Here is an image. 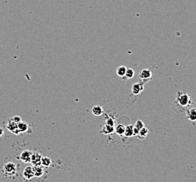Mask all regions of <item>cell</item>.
I'll list each match as a JSON object with an SVG mask.
<instances>
[{
    "label": "cell",
    "mask_w": 196,
    "mask_h": 182,
    "mask_svg": "<svg viewBox=\"0 0 196 182\" xmlns=\"http://www.w3.org/2000/svg\"><path fill=\"white\" fill-rule=\"evenodd\" d=\"M16 172H17L16 165L12 162L6 163L2 168L3 174H4L6 177H8V176H9L10 177V176H14V175L16 174Z\"/></svg>",
    "instance_id": "1"
},
{
    "label": "cell",
    "mask_w": 196,
    "mask_h": 182,
    "mask_svg": "<svg viewBox=\"0 0 196 182\" xmlns=\"http://www.w3.org/2000/svg\"><path fill=\"white\" fill-rule=\"evenodd\" d=\"M176 102L180 106L185 107V106L190 105V103H191V100H190V96L188 94L178 92L177 93V96H176Z\"/></svg>",
    "instance_id": "2"
},
{
    "label": "cell",
    "mask_w": 196,
    "mask_h": 182,
    "mask_svg": "<svg viewBox=\"0 0 196 182\" xmlns=\"http://www.w3.org/2000/svg\"><path fill=\"white\" fill-rule=\"evenodd\" d=\"M144 89V85L142 83H136L131 87V92L133 95H136L140 94Z\"/></svg>",
    "instance_id": "3"
},
{
    "label": "cell",
    "mask_w": 196,
    "mask_h": 182,
    "mask_svg": "<svg viewBox=\"0 0 196 182\" xmlns=\"http://www.w3.org/2000/svg\"><path fill=\"white\" fill-rule=\"evenodd\" d=\"M32 153L28 150H25L20 154V159L22 162L25 163H28L31 162V157H32Z\"/></svg>",
    "instance_id": "4"
},
{
    "label": "cell",
    "mask_w": 196,
    "mask_h": 182,
    "mask_svg": "<svg viewBox=\"0 0 196 182\" xmlns=\"http://www.w3.org/2000/svg\"><path fill=\"white\" fill-rule=\"evenodd\" d=\"M23 176L26 179H31L33 176H34L33 167H32L31 166L26 167L23 171Z\"/></svg>",
    "instance_id": "5"
},
{
    "label": "cell",
    "mask_w": 196,
    "mask_h": 182,
    "mask_svg": "<svg viewBox=\"0 0 196 182\" xmlns=\"http://www.w3.org/2000/svg\"><path fill=\"white\" fill-rule=\"evenodd\" d=\"M152 72L151 70L148 69H143L141 70L139 76L142 80H149L152 77Z\"/></svg>",
    "instance_id": "6"
},
{
    "label": "cell",
    "mask_w": 196,
    "mask_h": 182,
    "mask_svg": "<svg viewBox=\"0 0 196 182\" xmlns=\"http://www.w3.org/2000/svg\"><path fill=\"white\" fill-rule=\"evenodd\" d=\"M6 127H7L8 130H10L11 133H13L14 134H18L19 133L18 128V123H15V122L13 121L12 119L10 120V121H8V123L7 125H6Z\"/></svg>",
    "instance_id": "7"
},
{
    "label": "cell",
    "mask_w": 196,
    "mask_h": 182,
    "mask_svg": "<svg viewBox=\"0 0 196 182\" xmlns=\"http://www.w3.org/2000/svg\"><path fill=\"white\" fill-rule=\"evenodd\" d=\"M41 156L39 153H34V154H32V157H31V162H32L34 165V166H39L41 165Z\"/></svg>",
    "instance_id": "8"
},
{
    "label": "cell",
    "mask_w": 196,
    "mask_h": 182,
    "mask_svg": "<svg viewBox=\"0 0 196 182\" xmlns=\"http://www.w3.org/2000/svg\"><path fill=\"white\" fill-rule=\"evenodd\" d=\"M186 116L190 121L192 122L196 121V107H193L188 109V110L187 111Z\"/></svg>",
    "instance_id": "9"
},
{
    "label": "cell",
    "mask_w": 196,
    "mask_h": 182,
    "mask_svg": "<svg viewBox=\"0 0 196 182\" xmlns=\"http://www.w3.org/2000/svg\"><path fill=\"white\" fill-rule=\"evenodd\" d=\"M114 132H115V128H114V126H110V125H107L106 124H105L103 125V127H102L100 133L103 134H105V135H110V134L113 133Z\"/></svg>",
    "instance_id": "10"
},
{
    "label": "cell",
    "mask_w": 196,
    "mask_h": 182,
    "mask_svg": "<svg viewBox=\"0 0 196 182\" xmlns=\"http://www.w3.org/2000/svg\"><path fill=\"white\" fill-rule=\"evenodd\" d=\"M91 112L96 116H99L103 114V109L101 106L95 105L91 108Z\"/></svg>",
    "instance_id": "11"
},
{
    "label": "cell",
    "mask_w": 196,
    "mask_h": 182,
    "mask_svg": "<svg viewBox=\"0 0 196 182\" xmlns=\"http://www.w3.org/2000/svg\"><path fill=\"white\" fill-rule=\"evenodd\" d=\"M133 125H129L125 127V131L124 135L126 137H131L133 136Z\"/></svg>",
    "instance_id": "12"
},
{
    "label": "cell",
    "mask_w": 196,
    "mask_h": 182,
    "mask_svg": "<svg viewBox=\"0 0 196 182\" xmlns=\"http://www.w3.org/2000/svg\"><path fill=\"white\" fill-rule=\"evenodd\" d=\"M124 131H125V127L122 124H118L115 128V132L119 136H122L124 135Z\"/></svg>",
    "instance_id": "13"
},
{
    "label": "cell",
    "mask_w": 196,
    "mask_h": 182,
    "mask_svg": "<svg viewBox=\"0 0 196 182\" xmlns=\"http://www.w3.org/2000/svg\"><path fill=\"white\" fill-rule=\"evenodd\" d=\"M126 71V67L125 66H119L117 67V70H116V73L117 75L119 77H124Z\"/></svg>",
    "instance_id": "14"
},
{
    "label": "cell",
    "mask_w": 196,
    "mask_h": 182,
    "mask_svg": "<svg viewBox=\"0 0 196 182\" xmlns=\"http://www.w3.org/2000/svg\"><path fill=\"white\" fill-rule=\"evenodd\" d=\"M148 133V130L144 126L139 130V133H138V137H139L140 139H142V140H143V139L145 138V137L147 136Z\"/></svg>",
    "instance_id": "15"
},
{
    "label": "cell",
    "mask_w": 196,
    "mask_h": 182,
    "mask_svg": "<svg viewBox=\"0 0 196 182\" xmlns=\"http://www.w3.org/2000/svg\"><path fill=\"white\" fill-rule=\"evenodd\" d=\"M18 128L19 133H25L27 130L28 126H27V125L25 123H23V122L21 121L20 123H18Z\"/></svg>",
    "instance_id": "16"
},
{
    "label": "cell",
    "mask_w": 196,
    "mask_h": 182,
    "mask_svg": "<svg viewBox=\"0 0 196 182\" xmlns=\"http://www.w3.org/2000/svg\"><path fill=\"white\" fill-rule=\"evenodd\" d=\"M52 161L51 158H49L48 157H41V164L45 166V167H48V166L51 165Z\"/></svg>",
    "instance_id": "17"
},
{
    "label": "cell",
    "mask_w": 196,
    "mask_h": 182,
    "mask_svg": "<svg viewBox=\"0 0 196 182\" xmlns=\"http://www.w3.org/2000/svg\"><path fill=\"white\" fill-rule=\"evenodd\" d=\"M33 169H34V176H37V177H39V176H41V175L44 174V171H43L42 168L40 167V165L34 166Z\"/></svg>",
    "instance_id": "18"
},
{
    "label": "cell",
    "mask_w": 196,
    "mask_h": 182,
    "mask_svg": "<svg viewBox=\"0 0 196 182\" xmlns=\"http://www.w3.org/2000/svg\"><path fill=\"white\" fill-rule=\"evenodd\" d=\"M134 71H133V69L131 68H129V69H126V74H125V76L126 78H127V79H129V78H133V76H134Z\"/></svg>",
    "instance_id": "19"
},
{
    "label": "cell",
    "mask_w": 196,
    "mask_h": 182,
    "mask_svg": "<svg viewBox=\"0 0 196 182\" xmlns=\"http://www.w3.org/2000/svg\"><path fill=\"white\" fill-rule=\"evenodd\" d=\"M144 126H145L144 123H143V122L141 121V120H138V121L136 122V123H135V125H134L135 128H137V129H138L139 130H141L142 128H143Z\"/></svg>",
    "instance_id": "20"
},
{
    "label": "cell",
    "mask_w": 196,
    "mask_h": 182,
    "mask_svg": "<svg viewBox=\"0 0 196 182\" xmlns=\"http://www.w3.org/2000/svg\"><path fill=\"white\" fill-rule=\"evenodd\" d=\"M115 123V120L113 119V118H107L106 121H105V124H106L107 125H110V126H114Z\"/></svg>",
    "instance_id": "21"
},
{
    "label": "cell",
    "mask_w": 196,
    "mask_h": 182,
    "mask_svg": "<svg viewBox=\"0 0 196 182\" xmlns=\"http://www.w3.org/2000/svg\"><path fill=\"white\" fill-rule=\"evenodd\" d=\"M12 120H13V121L16 123H20V122L22 121H21V118H20V116H14V117H13Z\"/></svg>",
    "instance_id": "22"
},
{
    "label": "cell",
    "mask_w": 196,
    "mask_h": 182,
    "mask_svg": "<svg viewBox=\"0 0 196 182\" xmlns=\"http://www.w3.org/2000/svg\"><path fill=\"white\" fill-rule=\"evenodd\" d=\"M138 133H139V130L133 127V136H138Z\"/></svg>",
    "instance_id": "23"
},
{
    "label": "cell",
    "mask_w": 196,
    "mask_h": 182,
    "mask_svg": "<svg viewBox=\"0 0 196 182\" xmlns=\"http://www.w3.org/2000/svg\"><path fill=\"white\" fill-rule=\"evenodd\" d=\"M4 130H3L1 128H0V137L2 136V135H4Z\"/></svg>",
    "instance_id": "24"
}]
</instances>
